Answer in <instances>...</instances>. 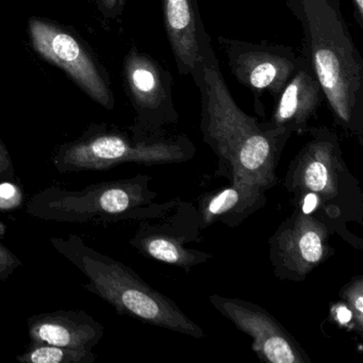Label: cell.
I'll use <instances>...</instances> for the list:
<instances>
[{"label":"cell","instance_id":"1","mask_svg":"<svg viewBox=\"0 0 363 363\" xmlns=\"http://www.w3.org/2000/svg\"><path fill=\"white\" fill-rule=\"evenodd\" d=\"M191 76L201 95L203 140L218 158L216 177L267 191L275 186L276 169L292 135L248 116L238 106L213 48L203 55Z\"/></svg>","mask_w":363,"mask_h":363},{"label":"cell","instance_id":"2","mask_svg":"<svg viewBox=\"0 0 363 363\" xmlns=\"http://www.w3.org/2000/svg\"><path fill=\"white\" fill-rule=\"evenodd\" d=\"M301 25V56L320 82L335 123L363 143V58L340 0H286Z\"/></svg>","mask_w":363,"mask_h":363},{"label":"cell","instance_id":"3","mask_svg":"<svg viewBox=\"0 0 363 363\" xmlns=\"http://www.w3.org/2000/svg\"><path fill=\"white\" fill-rule=\"evenodd\" d=\"M308 133L309 140L289 165L284 188L294 196L296 207L362 250V240L348 230L347 224L363 226V192L344 161L339 137L327 127H312Z\"/></svg>","mask_w":363,"mask_h":363},{"label":"cell","instance_id":"4","mask_svg":"<svg viewBox=\"0 0 363 363\" xmlns=\"http://www.w3.org/2000/svg\"><path fill=\"white\" fill-rule=\"evenodd\" d=\"M50 242L88 278L84 289L112 306L116 313L195 339L206 337L175 301L146 284L131 267L94 250L76 235L50 238Z\"/></svg>","mask_w":363,"mask_h":363},{"label":"cell","instance_id":"5","mask_svg":"<svg viewBox=\"0 0 363 363\" xmlns=\"http://www.w3.org/2000/svg\"><path fill=\"white\" fill-rule=\"evenodd\" d=\"M152 176L91 184L82 190L50 186L35 193L26 213L38 220L57 223H116L144 220L161 216L177 199L156 203L158 193L150 189Z\"/></svg>","mask_w":363,"mask_h":363},{"label":"cell","instance_id":"6","mask_svg":"<svg viewBox=\"0 0 363 363\" xmlns=\"http://www.w3.org/2000/svg\"><path fill=\"white\" fill-rule=\"evenodd\" d=\"M195 152L194 143L186 135L135 141L120 129L93 124L77 139L59 145L52 162L59 173L67 174L104 171L123 163L175 164L190 161Z\"/></svg>","mask_w":363,"mask_h":363},{"label":"cell","instance_id":"7","mask_svg":"<svg viewBox=\"0 0 363 363\" xmlns=\"http://www.w3.org/2000/svg\"><path fill=\"white\" fill-rule=\"evenodd\" d=\"M125 89L135 112L130 127L135 141L164 137L165 128L177 124L173 76L150 55L131 46L123 62Z\"/></svg>","mask_w":363,"mask_h":363},{"label":"cell","instance_id":"8","mask_svg":"<svg viewBox=\"0 0 363 363\" xmlns=\"http://www.w3.org/2000/svg\"><path fill=\"white\" fill-rule=\"evenodd\" d=\"M28 33L38 55L63 69L101 107L109 111L113 110L116 99L109 76L88 44L74 29L45 18H31Z\"/></svg>","mask_w":363,"mask_h":363},{"label":"cell","instance_id":"9","mask_svg":"<svg viewBox=\"0 0 363 363\" xmlns=\"http://www.w3.org/2000/svg\"><path fill=\"white\" fill-rule=\"evenodd\" d=\"M140 222L129 244L146 258L180 267L186 273L211 260L209 252L186 247L201 241L199 211L190 201L177 199L164 213Z\"/></svg>","mask_w":363,"mask_h":363},{"label":"cell","instance_id":"10","mask_svg":"<svg viewBox=\"0 0 363 363\" xmlns=\"http://www.w3.org/2000/svg\"><path fill=\"white\" fill-rule=\"evenodd\" d=\"M333 229L314 214L294 210L269 239V255L278 279L303 281L312 271L335 254Z\"/></svg>","mask_w":363,"mask_h":363},{"label":"cell","instance_id":"11","mask_svg":"<svg viewBox=\"0 0 363 363\" xmlns=\"http://www.w3.org/2000/svg\"><path fill=\"white\" fill-rule=\"evenodd\" d=\"M233 77L254 95V107L264 116L262 97L269 93L274 101L301 65V56L281 44L252 43L218 37Z\"/></svg>","mask_w":363,"mask_h":363},{"label":"cell","instance_id":"12","mask_svg":"<svg viewBox=\"0 0 363 363\" xmlns=\"http://www.w3.org/2000/svg\"><path fill=\"white\" fill-rule=\"evenodd\" d=\"M210 303L240 331L252 339V350L269 363H311L297 340L269 313L255 303L213 294Z\"/></svg>","mask_w":363,"mask_h":363},{"label":"cell","instance_id":"13","mask_svg":"<svg viewBox=\"0 0 363 363\" xmlns=\"http://www.w3.org/2000/svg\"><path fill=\"white\" fill-rule=\"evenodd\" d=\"M163 23L178 73L191 76L195 65L212 50L197 0H161Z\"/></svg>","mask_w":363,"mask_h":363},{"label":"cell","instance_id":"14","mask_svg":"<svg viewBox=\"0 0 363 363\" xmlns=\"http://www.w3.org/2000/svg\"><path fill=\"white\" fill-rule=\"evenodd\" d=\"M31 343H46L76 350H93L103 339L105 327L84 310H58L27 320Z\"/></svg>","mask_w":363,"mask_h":363},{"label":"cell","instance_id":"15","mask_svg":"<svg viewBox=\"0 0 363 363\" xmlns=\"http://www.w3.org/2000/svg\"><path fill=\"white\" fill-rule=\"evenodd\" d=\"M324 99L320 82L303 58L276 99L273 113L267 122L291 135H303L308 133L309 122Z\"/></svg>","mask_w":363,"mask_h":363},{"label":"cell","instance_id":"16","mask_svg":"<svg viewBox=\"0 0 363 363\" xmlns=\"http://www.w3.org/2000/svg\"><path fill=\"white\" fill-rule=\"evenodd\" d=\"M265 192V189L256 184L230 182L225 188L207 193L201 197L196 207L201 230L218 222L230 228L239 226L264 207Z\"/></svg>","mask_w":363,"mask_h":363},{"label":"cell","instance_id":"17","mask_svg":"<svg viewBox=\"0 0 363 363\" xmlns=\"http://www.w3.org/2000/svg\"><path fill=\"white\" fill-rule=\"evenodd\" d=\"M93 350H76L46 343H31L26 352L16 356L22 363H94Z\"/></svg>","mask_w":363,"mask_h":363},{"label":"cell","instance_id":"18","mask_svg":"<svg viewBox=\"0 0 363 363\" xmlns=\"http://www.w3.org/2000/svg\"><path fill=\"white\" fill-rule=\"evenodd\" d=\"M340 297L352 314L354 331L363 335V276L352 277L340 291Z\"/></svg>","mask_w":363,"mask_h":363},{"label":"cell","instance_id":"19","mask_svg":"<svg viewBox=\"0 0 363 363\" xmlns=\"http://www.w3.org/2000/svg\"><path fill=\"white\" fill-rule=\"evenodd\" d=\"M22 265V260L0 241V280L11 277L14 271Z\"/></svg>","mask_w":363,"mask_h":363},{"label":"cell","instance_id":"20","mask_svg":"<svg viewBox=\"0 0 363 363\" xmlns=\"http://www.w3.org/2000/svg\"><path fill=\"white\" fill-rule=\"evenodd\" d=\"M105 20L113 21L120 18L124 11L126 0H91Z\"/></svg>","mask_w":363,"mask_h":363},{"label":"cell","instance_id":"21","mask_svg":"<svg viewBox=\"0 0 363 363\" xmlns=\"http://www.w3.org/2000/svg\"><path fill=\"white\" fill-rule=\"evenodd\" d=\"M16 180V169L11 155L3 140L0 139V184L14 182Z\"/></svg>","mask_w":363,"mask_h":363},{"label":"cell","instance_id":"22","mask_svg":"<svg viewBox=\"0 0 363 363\" xmlns=\"http://www.w3.org/2000/svg\"><path fill=\"white\" fill-rule=\"evenodd\" d=\"M341 303L342 305H335V307L333 308V318H335L337 324L341 325V326L354 330L352 312L348 309L347 306L345 305L344 301Z\"/></svg>","mask_w":363,"mask_h":363},{"label":"cell","instance_id":"23","mask_svg":"<svg viewBox=\"0 0 363 363\" xmlns=\"http://www.w3.org/2000/svg\"><path fill=\"white\" fill-rule=\"evenodd\" d=\"M354 20L360 28H363V0H352Z\"/></svg>","mask_w":363,"mask_h":363}]
</instances>
